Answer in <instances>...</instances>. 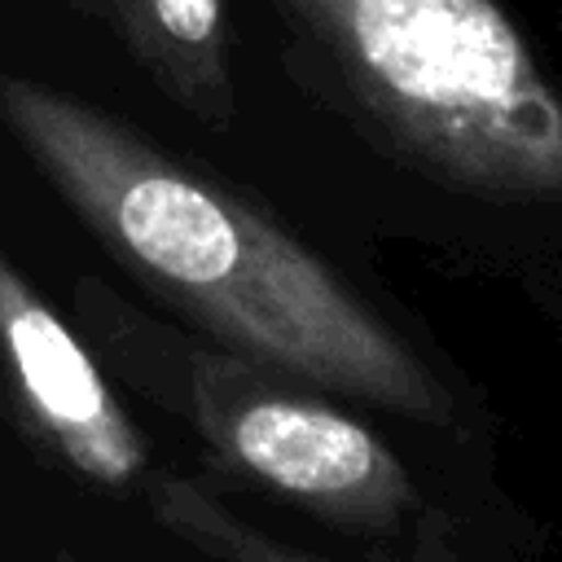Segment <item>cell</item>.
I'll return each mask as SVG.
<instances>
[{
	"mask_svg": "<svg viewBox=\"0 0 562 562\" xmlns=\"http://www.w3.org/2000/svg\"><path fill=\"white\" fill-rule=\"evenodd\" d=\"M154 514L167 522V531H176L180 540H189L193 549H202L215 562H325L316 553H303V549H290V544L263 536L259 527L237 518L228 505H220L211 492H202L184 479L158 483Z\"/></svg>",
	"mask_w": 562,
	"mask_h": 562,
	"instance_id": "8992f818",
	"label": "cell"
},
{
	"mask_svg": "<svg viewBox=\"0 0 562 562\" xmlns=\"http://www.w3.org/2000/svg\"><path fill=\"white\" fill-rule=\"evenodd\" d=\"M0 119L149 285L290 378L413 417L448 400L426 364L290 233L57 88L0 75Z\"/></svg>",
	"mask_w": 562,
	"mask_h": 562,
	"instance_id": "6da1fadb",
	"label": "cell"
},
{
	"mask_svg": "<svg viewBox=\"0 0 562 562\" xmlns=\"http://www.w3.org/2000/svg\"><path fill=\"white\" fill-rule=\"evenodd\" d=\"M0 364L26 426L83 479L127 487L145 443L66 321L0 250Z\"/></svg>",
	"mask_w": 562,
	"mask_h": 562,
	"instance_id": "277c9868",
	"label": "cell"
},
{
	"mask_svg": "<svg viewBox=\"0 0 562 562\" xmlns=\"http://www.w3.org/2000/svg\"><path fill=\"white\" fill-rule=\"evenodd\" d=\"M114 18L145 66L198 114L224 119V0H79Z\"/></svg>",
	"mask_w": 562,
	"mask_h": 562,
	"instance_id": "5b68a950",
	"label": "cell"
},
{
	"mask_svg": "<svg viewBox=\"0 0 562 562\" xmlns=\"http://www.w3.org/2000/svg\"><path fill=\"white\" fill-rule=\"evenodd\" d=\"M285 4L430 171L487 198H562V92L496 0Z\"/></svg>",
	"mask_w": 562,
	"mask_h": 562,
	"instance_id": "7a4b0ae2",
	"label": "cell"
},
{
	"mask_svg": "<svg viewBox=\"0 0 562 562\" xmlns=\"http://www.w3.org/2000/svg\"><path fill=\"white\" fill-rule=\"evenodd\" d=\"M189 400L202 439L228 465L334 522L391 527L413 505L391 448L316 395L263 382L237 360H193Z\"/></svg>",
	"mask_w": 562,
	"mask_h": 562,
	"instance_id": "3957f363",
	"label": "cell"
}]
</instances>
